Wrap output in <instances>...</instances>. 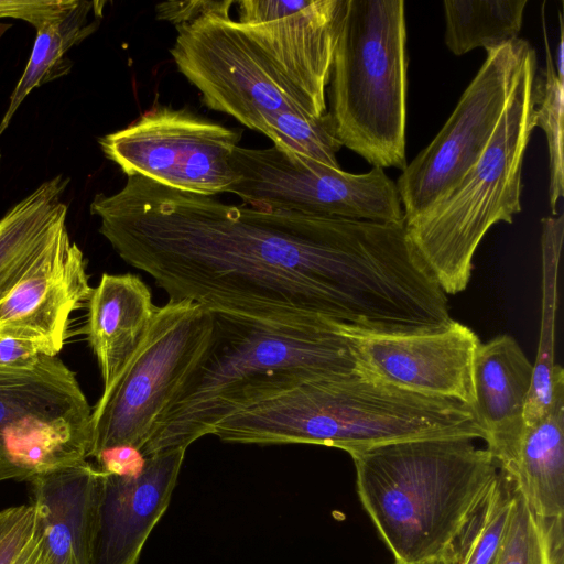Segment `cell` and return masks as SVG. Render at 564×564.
I'll use <instances>...</instances> for the list:
<instances>
[{"mask_svg":"<svg viewBox=\"0 0 564 564\" xmlns=\"http://www.w3.org/2000/svg\"><path fill=\"white\" fill-rule=\"evenodd\" d=\"M527 0H446L445 44L459 56L501 47L519 36Z\"/></svg>","mask_w":564,"mask_h":564,"instance_id":"24","label":"cell"},{"mask_svg":"<svg viewBox=\"0 0 564 564\" xmlns=\"http://www.w3.org/2000/svg\"><path fill=\"white\" fill-rule=\"evenodd\" d=\"M560 18V41L557 47L555 50V55L553 57V63L555 67L556 75L558 78L564 79V33H563V17L562 12L558 13Z\"/></svg>","mask_w":564,"mask_h":564,"instance_id":"34","label":"cell"},{"mask_svg":"<svg viewBox=\"0 0 564 564\" xmlns=\"http://www.w3.org/2000/svg\"><path fill=\"white\" fill-rule=\"evenodd\" d=\"M99 232L169 300L269 321L389 334L410 315L421 263L403 223L231 205L128 176L96 194Z\"/></svg>","mask_w":564,"mask_h":564,"instance_id":"1","label":"cell"},{"mask_svg":"<svg viewBox=\"0 0 564 564\" xmlns=\"http://www.w3.org/2000/svg\"><path fill=\"white\" fill-rule=\"evenodd\" d=\"M532 373L533 364L508 334L481 343L477 349L473 411L485 432L486 448L503 473L513 464L524 430Z\"/></svg>","mask_w":564,"mask_h":564,"instance_id":"17","label":"cell"},{"mask_svg":"<svg viewBox=\"0 0 564 564\" xmlns=\"http://www.w3.org/2000/svg\"><path fill=\"white\" fill-rule=\"evenodd\" d=\"M105 4V1L72 0L64 11L36 29L30 58L0 121V134L33 89L70 72L72 62L65 54L98 29L101 18L89 21V15L102 13Z\"/></svg>","mask_w":564,"mask_h":564,"instance_id":"23","label":"cell"},{"mask_svg":"<svg viewBox=\"0 0 564 564\" xmlns=\"http://www.w3.org/2000/svg\"><path fill=\"white\" fill-rule=\"evenodd\" d=\"M186 448L150 457L142 473L120 477L102 473L91 564H137L155 524L164 514Z\"/></svg>","mask_w":564,"mask_h":564,"instance_id":"16","label":"cell"},{"mask_svg":"<svg viewBox=\"0 0 564 564\" xmlns=\"http://www.w3.org/2000/svg\"><path fill=\"white\" fill-rule=\"evenodd\" d=\"M231 0L169 1L155 6L158 20L167 21L175 28L189 24L205 15L230 17Z\"/></svg>","mask_w":564,"mask_h":564,"instance_id":"29","label":"cell"},{"mask_svg":"<svg viewBox=\"0 0 564 564\" xmlns=\"http://www.w3.org/2000/svg\"><path fill=\"white\" fill-rule=\"evenodd\" d=\"M497 564H564L563 517L536 514L516 492Z\"/></svg>","mask_w":564,"mask_h":564,"instance_id":"26","label":"cell"},{"mask_svg":"<svg viewBox=\"0 0 564 564\" xmlns=\"http://www.w3.org/2000/svg\"><path fill=\"white\" fill-rule=\"evenodd\" d=\"M355 343L360 367L381 380L419 394L459 401L473 409L474 361L481 341L453 319L444 329L408 335H375L344 327Z\"/></svg>","mask_w":564,"mask_h":564,"instance_id":"14","label":"cell"},{"mask_svg":"<svg viewBox=\"0 0 564 564\" xmlns=\"http://www.w3.org/2000/svg\"><path fill=\"white\" fill-rule=\"evenodd\" d=\"M176 31L170 53L206 107L234 117L284 151L339 167L341 145L327 113H310L238 21L205 15Z\"/></svg>","mask_w":564,"mask_h":564,"instance_id":"5","label":"cell"},{"mask_svg":"<svg viewBox=\"0 0 564 564\" xmlns=\"http://www.w3.org/2000/svg\"><path fill=\"white\" fill-rule=\"evenodd\" d=\"M96 466L105 474L134 477L144 469L147 457L131 445H117L102 449L95 458Z\"/></svg>","mask_w":564,"mask_h":564,"instance_id":"31","label":"cell"},{"mask_svg":"<svg viewBox=\"0 0 564 564\" xmlns=\"http://www.w3.org/2000/svg\"><path fill=\"white\" fill-rule=\"evenodd\" d=\"M36 529L35 512L31 503L0 511V564H12Z\"/></svg>","mask_w":564,"mask_h":564,"instance_id":"28","label":"cell"},{"mask_svg":"<svg viewBox=\"0 0 564 564\" xmlns=\"http://www.w3.org/2000/svg\"><path fill=\"white\" fill-rule=\"evenodd\" d=\"M514 502L512 484L499 469L438 564H497Z\"/></svg>","mask_w":564,"mask_h":564,"instance_id":"25","label":"cell"},{"mask_svg":"<svg viewBox=\"0 0 564 564\" xmlns=\"http://www.w3.org/2000/svg\"><path fill=\"white\" fill-rule=\"evenodd\" d=\"M532 48L517 40L487 56L435 138L397 181L404 223L452 191L477 162L505 111L521 64Z\"/></svg>","mask_w":564,"mask_h":564,"instance_id":"12","label":"cell"},{"mask_svg":"<svg viewBox=\"0 0 564 564\" xmlns=\"http://www.w3.org/2000/svg\"><path fill=\"white\" fill-rule=\"evenodd\" d=\"M91 406L56 356L0 370V481L28 480L90 456Z\"/></svg>","mask_w":564,"mask_h":564,"instance_id":"9","label":"cell"},{"mask_svg":"<svg viewBox=\"0 0 564 564\" xmlns=\"http://www.w3.org/2000/svg\"><path fill=\"white\" fill-rule=\"evenodd\" d=\"M72 0H0V19L13 18L35 29L64 11Z\"/></svg>","mask_w":564,"mask_h":564,"instance_id":"30","label":"cell"},{"mask_svg":"<svg viewBox=\"0 0 564 564\" xmlns=\"http://www.w3.org/2000/svg\"><path fill=\"white\" fill-rule=\"evenodd\" d=\"M237 130L187 109L155 106L126 128L99 139L105 156L128 176L203 196L228 193L238 181Z\"/></svg>","mask_w":564,"mask_h":564,"instance_id":"11","label":"cell"},{"mask_svg":"<svg viewBox=\"0 0 564 564\" xmlns=\"http://www.w3.org/2000/svg\"><path fill=\"white\" fill-rule=\"evenodd\" d=\"M232 166L238 181L228 193L253 208L404 223L397 184L381 167L352 174L275 145H238Z\"/></svg>","mask_w":564,"mask_h":564,"instance_id":"10","label":"cell"},{"mask_svg":"<svg viewBox=\"0 0 564 564\" xmlns=\"http://www.w3.org/2000/svg\"><path fill=\"white\" fill-rule=\"evenodd\" d=\"M101 478L86 459L29 481L36 528L53 564H91Z\"/></svg>","mask_w":564,"mask_h":564,"instance_id":"18","label":"cell"},{"mask_svg":"<svg viewBox=\"0 0 564 564\" xmlns=\"http://www.w3.org/2000/svg\"><path fill=\"white\" fill-rule=\"evenodd\" d=\"M69 181L59 174L42 183L0 219V302L66 225L62 195Z\"/></svg>","mask_w":564,"mask_h":564,"instance_id":"20","label":"cell"},{"mask_svg":"<svg viewBox=\"0 0 564 564\" xmlns=\"http://www.w3.org/2000/svg\"><path fill=\"white\" fill-rule=\"evenodd\" d=\"M219 440L241 444H314L348 454L420 438L485 441L473 409L394 387L358 369L306 381L219 422Z\"/></svg>","mask_w":564,"mask_h":564,"instance_id":"3","label":"cell"},{"mask_svg":"<svg viewBox=\"0 0 564 564\" xmlns=\"http://www.w3.org/2000/svg\"><path fill=\"white\" fill-rule=\"evenodd\" d=\"M536 57L525 55L505 111L477 162L460 182L423 214L404 223L408 237L444 293L463 292L474 254L497 223L521 212V173L534 129Z\"/></svg>","mask_w":564,"mask_h":564,"instance_id":"6","label":"cell"},{"mask_svg":"<svg viewBox=\"0 0 564 564\" xmlns=\"http://www.w3.org/2000/svg\"><path fill=\"white\" fill-rule=\"evenodd\" d=\"M91 291L83 251L64 225L0 302V335L29 340L43 355L57 356L72 313L87 304Z\"/></svg>","mask_w":564,"mask_h":564,"instance_id":"15","label":"cell"},{"mask_svg":"<svg viewBox=\"0 0 564 564\" xmlns=\"http://www.w3.org/2000/svg\"><path fill=\"white\" fill-rule=\"evenodd\" d=\"M503 474L533 512L564 516V399L544 419L524 426L513 464Z\"/></svg>","mask_w":564,"mask_h":564,"instance_id":"21","label":"cell"},{"mask_svg":"<svg viewBox=\"0 0 564 564\" xmlns=\"http://www.w3.org/2000/svg\"><path fill=\"white\" fill-rule=\"evenodd\" d=\"M474 441L409 440L349 454L359 499L394 564H438L499 474Z\"/></svg>","mask_w":564,"mask_h":564,"instance_id":"4","label":"cell"},{"mask_svg":"<svg viewBox=\"0 0 564 564\" xmlns=\"http://www.w3.org/2000/svg\"><path fill=\"white\" fill-rule=\"evenodd\" d=\"M43 352L33 343L0 335V370H30L42 358Z\"/></svg>","mask_w":564,"mask_h":564,"instance_id":"32","label":"cell"},{"mask_svg":"<svg viewBox=\"0 0 564 564\" xmlns=\"http://www.w3.org/2000/svg\"><path fill=\"white\" fill-rule=\"evenodd\" d=\"M87 305L85 332L107 389L142 341L159 306L148 285L132 273H104Z\"/></svg>","mask_w":564,"mask_h":564,"instance_id":"19","label":"cell"},{"mask_svg":"<svg viewBox=\"0 0 564 564\" xmlns=\"http://www.w3.org/2000/svg\"><path fill=\"white\" fill-rule=\"evenodd\" d=\"M214 313L188 300L160 306L142 341L91 410L89 458L131 445L141 452L205 357Z\"/></svg>","mask_w":564,"mask_h":564,"instance_id":"8","label":"cell"},{"mask_svg":"<svg viewBox=\"0 0 564 564\" xmlns=\"http://www.w3.org/2000/svg\"><path fill=\"white\" fill-rule=\"evenodd\" d=\"M348 0H241L238 22L303 99L327 113L329 83Z\"/></svg>","mask_w":564,"mask_h":564,"instance_id":"13","label":"cell"},{"mask_svg":"<svg viewBox=\"0 0 564 564\" xmlns=\"http://www.w3.org/2000/svg\"><path fill=\"white\" fill-rule=\"evenodd\" d=\"M542 306L538 354L523 420L531 426L544 419L564 398V370L555 362V316L558 265L564 236V215L541 220Z\"/></svg>","mask_w":564,"mask_h":564,"instance_id":"22","label":"cell"},{"mask_svg":"<svg viewBox=\"0 0 564 564\" xmlns=\"http://www.w3.org/2000/svg\"><path fill=\"white\" fill-rule=\"evenodd\" d=\"M327 117L340 145L373 167L406 166L404 1L348 0L329 76Z\"/></svg>","mask_w":564,"mask_h":564,"instance_id":"7","label":"cell"},{"mask_svg":"<svg viewBox=\"0 0 564 564\" xmlns=\"http://www.w3.org/2000/svg\"><path fill=\"white\" fill-rule=\"evenodd\" d=\"M542 29L545 47V62L542 77L533 85L532 119L546 137L549 147V199L552 213L556 214V205L564 194V158H563V108L564 79L555 72L553 56L547 41L544 10L542 9Z\"/></svg>","mask_w":564,"mask_h":564,"instance_id":"27","label":"cell"},{"mask_svg":"<svg viewBox=\"0 0 564 564\" xmlns=\"http://www.w3.org/2000/svg\"><path fill=\"white\" fill-rule=\"evenodd\" d=\"M12 564H53L43 546L37 528Z\"/></svg>","mask_w":564,"mask_h":564,"instance_id":"33","label":"cell"},{"mask_svg":"<svg viewBox=\"0 0 564 564\" xmlns=\"http://www.w3.org/2000/svg\"><path fill=\"white\" fill-rule=\"evenodd\" d=\"M361 369L354 339L325 321L269 322L214 313L210 346L142 449L186 448L228 416L300 383Z\"/></svg>","mask_w":564,"mask_h":564,"instance_id":"2","label":"cell"},{"mask_svg":"<svg viewBox=\"0 0 564 564\" xmlns=\"http://www.w3.org/2000/svg\"><path fill=\"white\" fill-rule=\"evenodd\" d=\"M0 162H1V153H0Z\"/></svg>","mask_w":564,"mask_h":564,"instance_id":"35","label":"cell"}]
</instances>
